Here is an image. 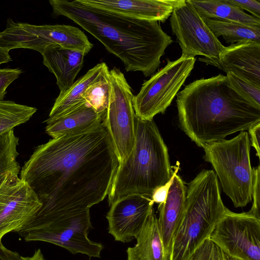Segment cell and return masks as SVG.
Masks as SVG:
<instances>
[{"label":"cell","mask_w":260,"mask_h":260,"mask_svg":"<svg viewBox=\"0 0 260 260\" xmlns=\"http://www.w3.org/2000/svg\"><path fill=\"white\" fill-rule=\"evenodd\" d=\"M151 197L130 194L116 200L111 206L106 218L108 232L116 241L131 242L136 238L153 210Z\"/></svg>","instance_id":"4fadbf2b"},{"label":"cell","mask_w":260,"mask_h":260,"mask_svg":"<svg viewBox=\"0 0 260 260\" xmlns=\"http://www.w3.org/2000/svg\"><path fill=\"white\" fill-rule=\"evenodd\" d=\"M173 168L174 169L173 174L170 180L164 185L156 188L153 192L151 198L154 203L160 205L165 203L169 189L173 183L174 178L179 169V165L177 164V166H174Z\"/></svg>","instance_id":"4dcf8cb0"},{"label":"cell","mask_w":260,"mask_h":260,"mask_svg":"<svg viewBox=\"0 0 260 260\" xmlns=\"http://www.w3.org/2000/svg\"><path fill=\"white\" fill-rule=\"evenodd\" d=\"M119 164L102 122L38 146L22 167L20 179L42 203L36 215L77 213L108 195Z\"/></svg>","instance_id":"6da1fadb"},{"label":"cell","mask_w":260,"mask_h":260,"mask_svg":"<svg viewBox=\"0 0 260 260\" xmlns=\"http://www.w3.org/2000/svg\"><path fill=\"white\" fill-rule=\"evenodd\" d=\"M4 256V249L2 245L0 244V260H3Z\"/></svg>","instance_id":"e575fe53"},{"label":"cell","mask_w":260,"mask_h":260,"mask_svg":"<svg viewBox=\"0 0 260 260\" xmlns=\"http://www.w3.org/2000/svg\"><path fill=\"white\" fill-rule=\"evenodd\" d=\"M43 63L53 73L60 92L68 89L83 67L85 55L82 52L61 47L47 49L42 54Z\"/></svg>","instance_id":"e0dca14e"},{"label":"cell","mask_w":260,"mask_h":260,"mask_svg":"<svg viewBox=\"0 0 260 260\" xmlns=\"http://www.w3.org/2000/svg\"><path fill=\"white\" fill-rule=\"evenodd\" d=\"M253 169V185L252 190V206L248 211L250 213L260 219V166L258 165Z\"/></svg>","instance_id":"83f0119b"},{"label":"cell","mask_w":260,"mask_h":260,"mask_svg":"<svg viewBox=\"0 0 260 260\" xmlns=\"http://www.w3.org/2000/svg\"><path fill=\"white\" fill-rule=\"evenodd\" d=\"M202 18L214 35L217 38L222 36L226 43L233 44L243 41L260 43V28L235 22Z\"/></svg>","instance_id":"7402d4cb"},{"label":"cell","mask_w":260,"mask_h":260,"mask_svg":"<svg viewBox=\"0 0 260 260\" xmlns=\"http://www.w3.org/2000/svg\"><path fill=\"white\" fill-rule=\"evenodd\" d=\"M108 68L105 62L96 64L74 82L66 91L56 99L46 123L61 117L86 104L82 96L87 87Z\"/></svg>","instance_id":"ac0fdd59"},{"label":"cell","mask_w":260,"mask_h":260,"mask_svg":"<svg viewBox=\"0 0 260 260\" xmlns=\"http://www.w3.org/2000/svg\"><path fill=\"white\" fill-rule=\"evenodd\" d=\"M226 73L230 85L253 106L260 110V87L255 86L231 72Z\"/></svg>","instance_id":"484cf974"},{"label":"cell","mask_w":260,"mask_h":260,"mask_svg":"<svg viewBox=\"0 0 260 260\" xmlns=\"http://www.w3.org/2000/svg\"><path fill=\"white\" fill-rule=\"evenodd\" d=\"M202 18L235 22L260 28V19L245 13L225 0H188Z\"/></svg>","instance_id":"44dd1931"},{"label":"cell","mask_w":260,"mask_h":260,"mask_svg":"<svg viewBox=\"0 0 260 260\" xmlns=\"http://www.w3.org/2000/svg\"><path fill=\"white\" fill-rule=\"evenodd\" d=\"M109 102L103 124L109 134L120 162L130 154L135 145L134 95L118 69L113 68L109 71Z\"/></svg>","instance_id":"9c48e42d"},{"label":"cell","mask_w":260,"mask_h":260,"mask_svg":"<svg viewBox=\"0 0 260 260\" xmlns=\"http://www.w3.org/2000/svg\"><path fill=\"white\" fill-rule=\"evenodd\" d=\"M196 58L182 55L171 61L145 81L133 98L136 115L143 120H152L164 113L194 68Z\"/></svg>","instance_id":"ba28073f"},{"label":"cell","mask_w":260,"mask_h":260,"mask_svg":"<svg viewBox=\"0 0 260 260\" xmlns=\"http://www.w3.org/2000/svg\"><path fill=\"white\" fill-rule=\"evenodd\" d=\"M18 142L14 129L0 136V188L10 178L20 173L16 159Z\"/></svg>","instance_id":"603a6c76"},{"label":"cell","mask_w":260,"mask_h":260,"mask_svg":"<svg viewBox=\"0 0 260 260\" xmlns=\"http://www.w3.org/2000/svg\"><path fill=\"white\" fill-rule=\"evenodd\" d=\"M37 111L35 107L12 101H0V136L26 122Z\"/></svg>","instance_id":"cb8c5ba5"},{"label":"cell","mask_w":260,"mask_h":260,"mask_svg":"<svg viewBox=\"0 0 260 260\" xmlns=\"http://www.w3.org/2000/svg\"><path fill=\"white\" fill-rule=\"evenodd\" d=\"M190 260H231L218 246L207 238L196 250Z\"/></svg>","instance_id":"4316f807"},{"label":"cell","mask_w":260,"mask_h":260,"mask_svg":"<svg viewBox=\"0 0 260 260\" xmlns=\"http://www.w3.org/2000/svg\"><path fill=\"white\" fill-rule=\"evenodd\" d=\"M136 239V244L126 250V260H169L154 209Z\"/></svg>","instance_id":"d6986e66"},{"label":"cell","mask_w":260,"mask_h":260,"mask_svg":"<svg viewBox=\"0 0 260 260\" xmlns=\"http://www.w3.org/2000/svg\"><path fill=\"white\" fill-rule=\"evenodd\" d=\"M176 103L181 129L202 148L260 123V110L221 74L188 84L177 93Z\"/></svg>","instance_id":"3957f363"},{"label":"cell","mask_w":260,"mask_h":260,"mask_svg":"<svg viewBox=\"0 0 260 260\" xmlns=\"http://www.w3.org/2000/svg\"><path fill=\"white\" fill-rule=\"evenodd\" d=\"M20 260H46L41 252L40 249L35 251L34 254L31 256H21Z\"/></svg>","instance_id":"836d02e7"},{"label":"cell","mask_w":260,"mask_h":260,"mask_svg":"<svg viewBox=\"0 0 260 260\" xmlns=\"http://www.w3.org/2000/svg\"><path fill=\"white\" fill-rule=\"evenodd\" d=\"M229 4L243 11L246 10L252 16L260 19V2L256 0H225Z\"/></svg>","instance_id":"f546056e"},{"label":"cell","mask_w":260,"mask_h":260,"mask_svg":"<svg viewBox=\"0 0 260 260\" xmlns=\"http://www.w3.org/2000/svg\"><path fill=\"white\" fill-rule=\"evenodd\" d=\"M173 171L168 148L153 119L136 115L135 145L119 164L108 195L109 206L130 194L151 197L156 188L170 180Z\"/></svg>","instance_id":"277c9868"},{"label":"cell","mask_w":260,"mask_h":260,"mask_svg":"<svg viewBox=\"0 0 260 260\" xmlns=\"http://www.w3.org/2000/svg\"><path fill=\"white\" fill-rule=\"evenodd\" d=\"M170 25L182 50L187 57L202 55L203 61L222 70L220 55L224 46L205 23L189 2H184L173 11Z\"/></svg>","instance_id":"30bf717a"},{"label":"cell","mask_w":260,"mask_h":260,"mask_svg":"<svg viewBox=\"0 0 260 260\" xmlns=\"http://www.w3.org/2000/svg\"><path fill=\"white\" fill-rule=\"evenodd\" d=\"M22 72L19 69H0V101L4 100L8 87Z\"/></svg>","instance_id":"f1b7e54d"},{"label":"cell","mask_w":260,"mask_h":260,"mask_svg":"<svg viewBox=\"0 0 260 260\" xmlns=\"http://www.w3.org/2000/svg\"><path fill=\"white\" fill-rule=\"evenodd\" d=\"M41 206L38 196L18 175L10 178L0 188V244L7 233L22 229Z\"/></svg>","instance_id":"7c38bea8"},{"label":"cell","mask_w":260,"mask_h":260,"mask_svg":"<svg viewBox=\"0 0 260 260\" xmlns=\"http://www.w3.org/2000/svg\"><path fill=\"white\" fill-rule=\"evenodd\" d=\"M217 177L203 170L186 187L185 207L174 236L169 260H190L228 211Z\"/></svg>","instance_id":"5b68a950"},{"label":"cell","mask_w":260,"mask_h":260,"mask_svg":"<svg viewBox=\"0 0 260 260\" xmlns=\"http://www.w3.org/2000/svg\"><path fill=\"white\" fill-rule=\"evenodd\" d=\"M93 45L79 28L64 24L34 25L9 18L0 32V47L10 51L25 48L41 54L47 49L61 47L78 50L85 55Z\"/></svg>","instance_id":"52a82bcc"},{"label":"cell","mask_w":260,"mask_h":260,"mask_svg":"<svg viewBox=\"0 0 260 260\" xmlns=\"http://www.w3.org/2000/svg\"><path fill=\"white\" fill-rule=\"evenodd\" d=\"M53 13L67 17L119 58L126 72L154 74L173 40L158 21L135 19L83 4L79 0L49 1Z\"/></svg>","instance_id":"7a4b0ae2"},{"label":"cell","mask_w":260,"mask_h":260,"mask_svg":"<svg viewBox=\"0 0 260 260\" xmlns=\"http://www.w3.org/2000/svg\"><path fill=\"white\" fill-rule=\"evenodd\" d=\"M231 260H241V259L235 258L231 257Z\"/></svg>","instance_id":"d590c367"},{"label":"cell","mask_w":260,"mask_h":260,"mask_svg":"<svg viewBox=\"0 0 260 260\" xmlns=\"http://www.w3.org/2000/svg\"><path fill=\"white\" fill-rule=\"evenodd\" d=\"M249 134L250 136V145L256 150V155L259 158V139H260V123H258L248 129Z\"/></svg>","instance_id":"1f68e13d"},{"label":"cell","mask_w":260,"mask_h":260,"mask_svg":"<svg viewBox=\"0 0 260 260\" xmlns=\"http://www.w3.org/2000/svg\"><path fill=\"white\" fill-rule=\"evenodd\" d=\"M89 258V260H90V258Z\"/></svg>","instance_id":"8d00e7d4"},{"label":"cell","mask_w":260,"mask_h":260,"mask_svg":"<svg viewBox=\"0 0 260 260\" xmlns=\"http://www.w3.org/2000/svg\"><path fill=\"white\" fill-rule=\"evenodd\" d=\"M9 51L7 49L0 47V66L12 60Z\"/></svg>","instance_id":"d6a6232c"},{"label":"cell","mask_w":260,"mask_h":260,"mask_svg":"<svg viewBox=\"0 0 260 260\" xmlns=\"http://www.w3.org/2000/svg\"><path fill=\"white\" fill-rule=\"evenodd\" d=\"M186 186L179 175L175 176L165 203L158 205V221L165 251L169 257L172 242L185 207Z\"/></svg>","instance_id":"2e32d148"},{"label":"cell","mask_w":260,"mask_h":260,"mask_svg":"<svg viewBox=\"0 0 260 260\" xmlns=\"http://www.w3.org/2000/svg\"><path fill=\"white\" fill-rule=\"evenodd\" d=\"M106 112L98 113L85 104L61 117L47 122L46 132L52 138L85 131L102 123Z\"/></svg>","instance_id":"ffe728a7"},{"label":"cell","mask_w":260,"mask_h":260,"mask_svg":"<svg viewBox=\"0 0 260 260\" xmlns=\"http://www.w3.org/2000/svg\"><path fill=\"white\" fill-rule=\"evenodd\" d=\"M222 70L260 87V43L243 41L225 47L220 55Z\"/></svg>","instance_id":"9a60e30c"},{"label":"cell","mask_w":260,"mask_h":260,"mask_svg":"<svg viewBox=\"0 0 260 260\" xmlns=\"http://www.w3.org/2000/svg\"><path fill=\"white\" fill-rule=\"evenodd\" d=\"M109 70L106 69L100 77L86 89L82 98L96 112L103 113L108 107L110 92Z\"/></svg>","instance_id":"d4e9b609"},{"label":"cell","mask_w":260,"mask_h":260,"mask_svg":"<svg viewBox=\"0 0 260 260\" xmlns=\"http://www.w3.org/2000/svg\"><path fill=\"white\" fill-rule=\"evenodd\" d=\"M250 146L248 133L241 131L233 139L212 142L203 147L205 160L211 164L223 191L236 208L245 207L252 201Z\"/></svg>","instance_id":"8992f818"},{"label":"cell","mask_w":260,"mask_h":260,"mask_svg":"<svg viewBox=\"0 0 260 260\" xmlns=\"http://www.w3.org/2000/svg\"><path fill=\"white\" fill-rule=\"evenodd\" d=\"M86 5L131 18L165 22L185 0H79Z\"/></svg>","instance_id":"5bb4252c"},{"label":"cell","mask_w":260,"mask_h":260,"mask_svg":"<svg viewBox=\"0 0 260 260\" xmlns=\"http://www.w3.org/2000/svg\"><path fill=\"white\" fill-rule=\"evenodd\" d=\"M208 238L230 257L260 260V219L248 211L228 209Z\"/></svg>","instance_id":"8fae6325"}]
</instances>
